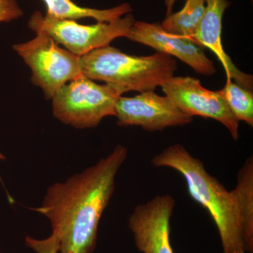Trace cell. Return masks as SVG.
<instances>
[{"label": "cell", "instance_id": "6da1fadb", "mask_svg": "<svg viewBox=\"0 0 253 253\" xmlns=\"http://www.w3.org/2000/svg\"><path fill=\"white\" fill-rule=\"evenodd\" d=\"M127 158L122 145L83 172L56 183L34 211L51 222L59 253H93L101 216L116 188V177Z\"/></svg>", "mask_w": 253, "mask_h": 253}, {"label": "cell", "instance_id": "7a4b0ae2", "mask_svg": "<svg viewBox=\"0 0 253 253\" xmlns=\"http://www.w3.org/2000/svg\"><path fill=\"white\" fill-rule=\"evenodd\" d=\"M151 163L174 169L184 178L192 199L207 210L215 223L223 253H246L235 196L206 171L203 162L177 144L155 156Z\"/></svg>", "mask_w": 253, "mask_h": 253}, {"label": "cell", "instance_id": "3957f363", "mask_svg": "<svg viewBox=\"0 0 253 253\" xmlns=\"http://www.w3.org/2000/svg\"><path fill=\"white\" fill-rule=\"evenodd\" d=\"M81 65L82 74L86 77L119 86L126 92L154 91L177 70L175 60L169 55L134 56L109 45L81 56Z\"/></svg>", "mask_w": 253, "mask_h": 253}, {"label": "cell", "instance_id": "277c9868", "mask_svg": "<svg viewBox=\"0 0 253 253\" xmlns=\"http://www.w3.org/2000/svg\"><path fill=\"white\" fill-rule=\"evenodd\" d=\"M124 93L123 88L96 84L81 74L53 96V114L63 124L76 129L95 127L104 118L116 116V102Z\"/></svg>", "mask_w": 253, "mask_h": 253}, {"label": "cell", "instance_id": "5b68a950", "mask_svg": "<svg viewBox=\"0 0 253 253\" xmlns=\"http://www.w3.org/2000/svg\"><path fill=\"white\" fill-rule=\"evenodd\" d=\"M36 33L31 41L13 48L31 68L33 84L51 99L61 86L81 76V57L60 47L45 32Z\"/></svg>", "mask_w": 253, "mask_h": 253}, {"label": "cell", "instance_id": "8992f818", "mask_svg": "<svg viewBox=\"0 0 253 253\" xmlns=\"http://www.w3.org/2000/svg\"><path fill=\"white\" fill-rule=\"evenodd\" d=\"M135 22L132 15L118 18L109 22L79 24L71 19H59L36 11L30 18L28 26L33 31L47 33L58 44L76 56H84L93 50L109 45L118 38H127Z\"/></svg>", "mask_w": 253, "mask_h": 253}, {"label": "cell", "instance_id": "52a82bcc", "mask_svg": "<svg viewBox=\"0 0 253 253\" xmlns=\"http://www.w3.org/2000/svg\"><path fill=\"white\" fill-rule=\"evenodd\" d=\"M161 87L183 113L191 118L198 116L215 120L227 128L234 140H238L239 121L217 91L206 89L199 80L190 76H173Z\"/></svg>", "mask_w": 253, "mask_h": 253}, {"label": "cell", "instance_id": "ba28073f", "mask_svg": "<svg viewBox=\"0 0 253 253\" xmlns=\"http://www.w3.org/2000/svg\"><path fill=\"white\" fill-rule=\"evenodd\" d=\"M116 117L120 126H140L150 131L185 126L192 121L167 96H160L154 91H144L133 97L120 96L116 104Z\"/></svg>", "mask_w": 253, "mask_h": 253}, {"label": "cell", "instance_id": "9c48e42d", "mask_svg": "<svg viewBox=\"0 0 253 253\" xmlns=\"http://www.w3.org/2000/svg\"><path fill=\"white\" fill-rule=\"evenodd\" d=\"M175 201L161 195L139 205L129 219L138 251L143 253H174L170 244V219Z\"/></svg>", "mask_w": 253, "mask_h": 253}, {"label": "cell", "instance_id": "30bf717a", "mask_svg": "<svg viewBox=\"0 0 253 253\" xmlns=\"http://www.w3.org/2000/svg\"><path fill=\"white\" fill-rule=\"evenodd\" d=\"M126 38L178 58L199 74L211 76L216 72L214 63L202 46L188 38L168 33L157 23L135 21Z\"/></svg>", "mask_w": 253, "mask_h": 253}, {"label": "cell", "instance_id": "8fae6325", "mask_svg": "<svg viewBox=\"0 0 253 253\" xmlns=\"http://www.w3.org/2000/svg\"><path fill=\"white\" fill-rule=\"evenodd\" d=\"M230 3L227 0H206V11L192 41L207 47L217 56L225 70L227 79L234 80L243 87L253 91V76L242 72L226 54L221 42L222 18Z\"/></svg>", "mask_w": 253, "mask_h": 253}, {"label": "cell", "instance_id": "7c38bea8", "mask_svg": "<svg viewBox=\"0 0 253 253\" xmlns=\"http://www.w3.org/2000/svg\"><path fill=\"white\" fill-rule=\"evenodd\" d=\"M241 221V233L246 253H253V158L245 161L238 174L237 184L232 190Z\"/></svg>", "mask_w": 253, "mask_h": 253}, {"label": "cell", "instance_id": "4fadbf2b", "mask_svg": "<svg viewBox=\"0 0 253 253\" xmlns=\"http://www.w3.org/2000/svg\"><path fill=\"white\" fill-rule=\"evenodd\" d=\"M45 3L46 15L59 19L76 20L92 18L98 22H109L131 11L130 5L123 4L109 9H96L82 7L71 0H43Z\"/></svg>", "mask_w": 253, "mask_h": 253}, {"label": "cell", "instance_id": "5bb4252c", "mask_svg": "<svg viewBox=\"0 0 253 253\" xmlns=\"http://www.w3.org/2000/svg\"><path fill=\"white\" fill-rule=\"evenodd\" d=\"M206 7V0H186L184 8L168 15L161 23V27L171 34L192 41L204 17Z\"/></svg>", "mask_w": 253, "mask_h": 253}, {"label": "cell", "instance_id": "9a60e30c", "mask_svg": "<svg viewBox=\"0 0 253 253\" xmlns=\"http://www.w3.org/2000/svg\"><path fill=\"white\" fill-rule=\"evenodd\" d=\"M217 91L239 122L244 121L249 126H253V91L227 79L225 86Z\"/></svg>", "mask_w": 253, "mask_h": 253}, {"label": "cell", "instance_id": "2e32d148", "mask_svg": "<svg viewBox=\"0 0 253 253\" xmlns=\"http://www.w3.org/2000/svg\"><path fill=\"white\" fill-rule=\"evenodd\" d=\"M23 15L16 0H0V23L9 22Z\"/></svg>", "mask_w": 253, "mask_h": 253}, {"label": "cell", "instance_id": "e0dca14e", "mask_svg": "<svg viewBox=\"0 0 253 253\" xmlns=\"http://www.w3.org/2000/svg\"><path fill=\"white\" fill-rule=\"evenodd\" d=\"M26 241V244L38 253H58L57 246L50 236L41 241L27 237Z\"/></svg>", "mask_w": 253, "mask_h": 253}, {"label": "cell", "instance_id": "ac0fdd59", "mask_svg": "<svg viewBox=\"0 0 253 253\" xmlns=\"http://www.w3.org/2000/svg\"><path fill=\"white\" fill-rule=\"evenodd\" d=\"M176 0H165V4H166V9H167V16L172 14L173 6Z\"/></svg>", "mask_w": 253, "mask_h": 253}, {"label": "cell", "instance_id": "d6986e66", "mask_svg": "<svg viewBox=\"0 0 253 253\" xmlns=\"http://www.w3.org/2000/svg\"><path fill=\"white\" fill-rule=\"evenodd\" d=\"M5 156H4V155H3L2 154H1V152H0V161H4V160H5Z\"/></svg>", "mask_w": 253, "mask_h": 253}, {"label": "cell", "instance_id": "ffe728a7", "mask_svg": "<svg viewBox=\"0 0 253 253\" xmlns=\"http://www.w3.org/2000/svg\"></svg>", "mask_w": 253, "mask_h": 253}]
</instances>
